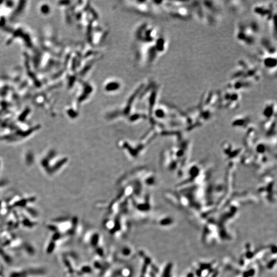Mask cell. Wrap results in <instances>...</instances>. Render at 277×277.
<instances>
[{"label":"cell","mask_w":277,"mask_h":277,"mask_svg":"<svg viewBox=\"0 0 277 277\" xmlns=\"http://www.w3.org/2000/svg\"><path fill=\"white\" fill-rule=\"evenodd\" d=\"M257 59L261 65L269 73H275L277 69V54H271L260 50Z\"/></svg>","instance_id":"obj_4"},{"label":"cell","mask_w":277,"mask_h":277,"mask_svg":"<svg viewBox=\"0 0 277 277\" xmlns=\"http://www.w3.org/2000/svg\"><path fill=\"white\" fill-rule=\"evenodd\" d=\"M232 79H242L254 84L260 81L261 72L257 66L245 60L238 61L231 76Z\"/></svg>","instance_id":"obj_2"},{"label":"cell","mask_w":277,"mask_h":277,"mask_svg":"<svg viewBox=\"0 0 277 277\" xmlns=\"http://www.w3.org/2000/svg\"><path fill=\"white\" fill-rule=\"evenodd\" d=\"M253 12L264 21L267 22L273 33L276 36L275 16L277 15V4L273 2L257 4L253 8Z\"/></svg>","instance_id":"obj_3"},{"label":"cell","mask_w":277,"mask_h":277,"mask_svg":"<svg viewBox=\"0 0 277 277\" xmlns=\"http://www.w3.org/2000/svg\"><path fill=\"white\" fill-rule=\"evenodd\" d=\"M260 30V26L255 20H241L236 25L235 38L244 46H253L257 41Z\"/></svg>","instance_id":"obj_1"},{"label":"cell","mask_w":277,"mask_h":277,"mask_svg":"<svg viewBox=\"0 0 277 277\" xmlns=\"http://www.w3.org/2000/svg\"><path fill=\"white\" fill-rule=\"evenodd\" d=\"M254 84L252 82L244 79H232L228 82L226 88L241 93V92L251 88Z\"/></svg>","instance_id":"obj_6"},{"label":"cell","mask_w":277,"mask_h":277,"mask_svg":"<svg viewBox=\"0 0 277 277\" xmlns=\"http://www.w3.org/2000/svg\"><path fill=\"white\" fill-rule=\"evenodd\" d=\"M220 100L222 103L226 106H230L231 104L237 105L241 100V93L230 89L226 88L223 92L220 93Z\"/></svg>","instance_id":"obj_5"}]
</instances>
